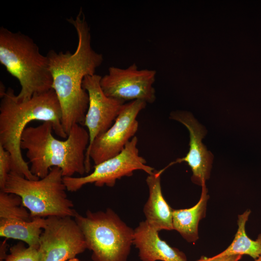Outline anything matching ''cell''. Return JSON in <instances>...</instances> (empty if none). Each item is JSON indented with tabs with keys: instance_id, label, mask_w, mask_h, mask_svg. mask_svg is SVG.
Instances as JSON below:
<instances>
[{
	"instance_id": "cell-1",
	"label": "cell",
	"mask_w": 261,
	"mask_h": 261,
	"mask_svg": "<svg viewBox=\"0 0 261 261\" xmlns=\"http://www.w3.org/2000/svg\"><path fill=\"white\" fill-rule=\"evenodd\" d=\"M67 21L74 28L78 38L76 50H50L46 56L55 92L62 112V125L67 136L72 126L83 125L88 109L89 97L83 87L84 78L96 74L103 61V55L91 45L90 28L81 9L75 18Z\"/></svg>"
},
{
	"instance_id": "cell-2",
	"label": "cell",
	"mask_w": 261,
	"mask_h": 261,
	"mask_svg": "<svg viewBox=\"0 0 261 261\" xmlns=\"http://www.w3.org/2000/svg\"><path fill=\"white\" fill-rule=\"evenodd\" d=\"M0 145L11 157V171L29 180L40 179L30 172L20 148L21 137L33 120L49 121L60 137L67 138L62 125V112L57 95L52 89L25 101L16 99L14 90L0 83Z\"/></svg>"
},
{
	"instance_id": "cell-3",
	"label": "cell",
	"mask_w": 261,
	"mask_h": 261,
	"mask_svg": "<svg viewBox=\"0 0 261 261\" xmlns=\"http://www.w3.org/2000/svg\"><path fill=\"white\" fill-rule=\"evenodd\" d=\"M51 122L36 127H28L21 137L20 148L26 150L31 173L39 178L46 176L50 169L59 168L63 177L86 173V154L89 144L88 130L80 124L72 126L66 140L55 138Z\"/></svg>"
},
{
	"instance_id": "cell-4",
	"label": "cell",
	"mask_w": 261,
	"mask_h": 261,
	"mask_svg": "<svg viewBox=\"0 0 261 261\" xmlns=\"http://www.w3.org/2000/svg\"><path fill=\"white\" fill-rule=\"evenodd\" d=\"M0 63L19 81L16 99L25 101L52 89L48 60L29 36L0 28Z\"/></svg>"
},
{
	"instance_id": "cell-5",
	"label": "cell",
	"mask_w": 261,
	"mask_h": 261,
	"mask_svg": "<svg viewBox=\"0 0 261 261\" xmlns=\"http://www.w3.org/2000/svg\"><path fill=\"white\" fill-rule=\"evenodd\" d=\"M66 190L62 170L54 167L44 177L34 180L10 172L1 191L19 196L32 218L51 216L74 218L77 212Z\"/></svg>"
},
{
	"instance_id": "cell-6",
	"label": "cell",
	"mask_w": 261,
	"mask_h": 261,
	"mask_svg": "<svg viewBox=\"0 0 261 261\" xmlns=\"http://www.w3.org/2000/svg\"><path fill=\"white\" fill-rule=\"evenodd\" d=\"M82 231L93 261H127L133 245L134 230L111 208L87 210L73 218Z\"/></svg>"
},
{
	"instance_id": "cell-7",
	"label": "cell",
	"mask_w": 261,
	"mask_h": 261,
	"mask_svg": "<svg viewBox=\"0 0 261 261\" xmlns=\"http://www.w3.org/2000/svg\"><path fill=\"white\" fill-rule=\"evenodd\" d=\"M138 142L137 137L134 136L120 153L94 165L93 171L86 176L63 177L67 190L75 192L88 184L112 187L117 180L131 176L137 170L143 171L148 175L153 174L154 168L147 165L146 160L139 155Z\"/></svg>"
},
{
	"instance_id": "cell-8",
	"label": "cell",
	"mask_w": 261,
	"mask_h": 261,
	"mask_svg": "<svg viewBox=\"0 0 261 261\" xmlns=\"http://www.w3.org/2000/svg\"><path fill=\"white\" fill-rule=\"evenodd\" d=\"M147 103L135 100L125 103L112 126L98 136L86 154V173L91 168V160L97 165L120 153L134 137L139 128L137 117Z\"/></svg>"
},
{
	"instance_id": "cell-9",
	"label": "cell",
	"mask_w": 261,
	"mask_h": 261,
	"mask_svg": "<svg viewBox=\"0 0 261 261\" xmlns=\"http://www.w3.org/2000/svg\"><path fill=\"white\" fill-rule=\"evenodd\" d=\"M45 219L39 240L42 261H67L87 249L84 234L73 218Z\"/></svg>"
},
{
	"instance_id": "cell-10",
	"label": "cell",
	"mask_w": 261,
	"mask_h": 261,
	"mask_svg": "<svg viewBox=\"0 0 261 261\" xmlns=\"http://www.w3.org/2000/svg\"><path fill=\"white\" fill-rule=\"evenodd\" d=\"M156 74L154 70L139 69L135 63L126 68L111 66L101 77L100 84L109 97L125 102L139 100L152 103L156 99L153 87Z\"/></svg>"
},
{
	"instance_id": "cell-11",
	"label": "cell",
	"mask_w": 261,
	"mask_h": 261,
	"mask_svg": "<svg viewBox=\"0 0 261 261\" xmlns=\"http://www.w3.org/2000/svg\"><path fill=\"white\" fill-rule=\"evenodd\" d=\"M101 77L97 74L87 75L83 82V87L89 97L88 107L83 124L89 133L88 148L98 136L112 126L125 103L104 93L100 84Z\"/></svg>"
},
{
	"instance_id": "cell-12",
	"label": "cell",
	"mask_w": 261,
	"mask_h": 261,
	"mask_svg": "<svg viewBox=\"0 0 261 261\" xmlns=\"http://www.w3.org/2000/svg\"><path fill=\"white\" fill-rule=\"evenodd\" d=\"M170 117L179 122L187 128L190 139L189 151L187 155L170 164L187 162L192 172L191 181L202 186L209 177L213 162L212 154L207 150L202 142L205 134V130L189 112L174 111L171 113Z\"/></svg>"
},
{
	"instance_id": "cell-13",
	"label": "cell",
	"mask_w": 261,
	"mask_h": 261,
	"mask_svg": "<svg viewBox=\"0 0 261 261\" xmlns=\"http://www.w3.org/2000/svg\"><path fill=\"white\" fill-rule=\"evenodd\" d=\"M133 245L142 261H187L182 252L161 240L159 232L145 220L134 230Z\"/></svg>"
},
{
	"instance_id": "cell-14",
	"label": "cell",
	"mask_w": 261,
	"mask_h": 261,
	"mask_svg": "<svg viewBox=\"0 0 261 261\" xmlns=\"http://www.w3.org/2000/svg\"><path fill=\"white\" fill-rule=\"evenodd\" d=\"M162 172V170L155 171L147 176L146 183L149 196L144 207L145 221L158 232L173 230V209L166 202L161 190L160 176Z\"/></svg>"
},
{
	"instance_id": "cell-15",
	"label": "cell",
	"mask_w": 261,
	"mask_h": 261,
	"mask_svg": "<svg viewBox=\"0 0 261 261\" xmlns=\"http://www.w3.org/2000/svg\"><path fill=\"white\" fill-rule=\"evenodd\" d=\"M201 195L198 202L189 208L173 209V230L177 231L187 241L194 242L198 239V224L205 217L209 196L205 183L202 185Z\"/></svg>"
},
{
	"instance_id": "cell-16",
	"label": "cell",
	"mask_w": 261,
	"mask_h": 261,
	"mask_svg": "<svg viewBox=\"0 0 261 261\" xmlns=\"http://www.w3.org/2000/svg\"><path fill=\"white\" fill-rule=\"evenodd\" d=\"M46 219L34 218L30 221L0 219V236L20 240L28 246H39V240Z\"/></svg>"
},
{
	"instance_id": "cell-17",
	"label": "cell",
	"mask_w": 261,
	"mask_h": 261,
	"mask_svg": "<svg viewBox=\"0 0 261 261\" xmlns=\"http://www.w3.org/2000/svg\"><path fill=\"white\" fill-rule=\"evenodd\" d=\"M250 213V210L247 209L238 216V229L233 240L226 249L215 257L246 255L256 260L261 255V234L253 240L246 232L245 226Z\"/></svg>"
},
{
	"instance_id": "cell-18",
	"label": "cell",
	"mask_w": 261,
	"mask_h": 261,
	"mask_svg": "<svg viewBox=\"0 0 261 261\" xmlns=\"http://www.w3.org/2000/svg\"><path fill=\"white\" fill-rule=\"evenodd\" d=\"M0 219L30 221L32 218L19 196L0 190Z\"/></svg>"
},
{
	"instance_id": "cell-19",
	"label": "cell",
	"mask_w": 261,
	"mask_h": 261,
	"mask_svg": "<svg viewBox=\"0 0 261 261\" xmlns=\"http://www.w3.org/2000/svg\"><path fill=\"white\" fill-rule=\"evenodd\" d=\"M4 261H42L39 246L26 247L22 243L13 246L10 248Z\"/></svg>"
},
{
	"instance_id": "cell-20",
	"label": "cell",
	"mask_w": 261,
	"mask_h": 261,
	"mask_svg": "<svg viewBox=\"0 0 261 261\" xmlns=\"http://www.w3.org/2000/svg\"><path fill=\"white\" fill-rule=\"evenodd\" d=\"M11 171V157L8 151L0 145V189L3 190Z\"/></svg>"
},
{
	"instance_id": "cell-21",
	"label": "cell",
	"mask_w": 261,
	"mask_h": 261,
	"mask_svg": "<svg viewBox=\"0 0 261 261\" xmlns=\"http://www.w3.org/2000/svg\"><path fill=\"white\" fill-rule=\"evenodd\" d=\"M242 255H230L219 257L213 256L210 258L203 256L197 261H239Z\"/></svg>"
},
{
	"instance_id": "cell-22",
	"label": "cell",
	"mask_w": 261,
	"mask_h": 261,
	"mask_svg": "<svg viewBox=\"0 0 261 261\" xmlns=\"http://www.w3.org/2000/svg\"><path fill=\"white\" fill-rule=\"evenodd\" d=\"M7 239H6V240H4L2 243L1 244L0 246V261H4L5 258L7 256V254L6 253V249H7Z\"/></svg>"
},
{
	"instance_id": "cell-23",
	"label": "cell",
	"mask_w": 261,
	"mask_h": 261,
	"mask_svg": "<svg viewBox=\"0 0 261 261\" xmlns=\"http://www.w3.org/2000/svg\"><path fill=\"white\" fill-rule=\"evenodd\" d=\"M67 261H80L79 260H78L76 258H74L72 259L71 260H68Z\"/></svg>"
},
{
	"instance_id": "cell-24",
	"label": "cell",
	"mask_w": 261,
	"mask_h": 261,
	"mask_svg": "<svg viewBox=\"0 0 261 261\" xmlns=\"http://www.w3.org/2000/svg\"><path fill=\"white\" fill-rule=\"evenodd\" d=\"M255 261H261V255L257 259L255 260Z\"/></svg>"
}]
</instances>
